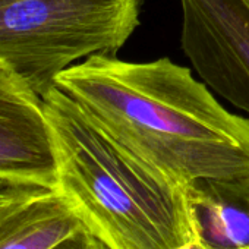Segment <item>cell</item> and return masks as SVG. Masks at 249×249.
Here are the masks:
<instances>
[{
  "instance_id": "cell-1",
  "label": "cell",
  "mask_w": 249,
  "mask_h": 249,
  "mask_svg": "<svg viewBox=\"0 0 249 249\" xmlns=\"http://www.w3.org/2000/svg\"><path fill=\"white\" fill-rule=\"evenodd\" d=\"M56 87L122 147L176 182L249 183V119L229 111L188 68L167 57L92 54L65 69Z\"/></svg>"
},
{
  "instance_id": "cell-2",
  "label": "cell",
  "mask_w": 249,
  "mask_h": 249,
  "mask_svg": "<svg viewBox=\"0 0 249 249\" xmlns=\"http://www.w3.org/2000/svg\"><path fill=\"white\" fill-rule=\"evenodd\" d=\"M56 188L110 249H176L198 240L188 188L122 147L66 92L44 95Z\"/></svg>"
},
{
  "instance_id": "cell-3",
  "label": "cell",
  "mask_w": 249,
  "mask_h": 249,
  "mask_svg": "<svg viewBox=\"0 0 249 249\" xmlns=\"http://www.w3.org/2000/svg\"><path fill=\"white\" fill-rule=\"evenodd\" d=\"M142 0H0V62L44 98L92 54L116 56L140 25Z\"/></svg>"
},
{
  "instance_id": "cell-4",
  "label": "cell",
  "mask_w": 249,
  "mask_h": 249,
  "mask_svg": "<svg viewBox=\"0 0 249 249\" xmlns=\"http://www.w3.org/2000/svg\"><path fill=\"white\" fill-rule=\"evenodd\" d=\"M182 49L207 87L249 114V6L180 0Z\"/></svg>"
},
{
  "instance_id": "cell-5",
  "label": "cell",
  "mask_w": 249,
  "mask_h": 249,
  "mask_svg": "<svg viewBox=\"0 0 249 249\" xmlns=\"http://www.w3.org/2000/svg\"><path fill=\"white\" fill-rule=\"evenodd\" d=\"M0 179L56 188L57 166L44 100L0 62Z\"/></svg>"
},
{
  "instance_id": "cell-6",
  "label": "cell",
  "mask_w": 249,
  "mask_h": 249,
  "mask_svg": "<svg viewBox=\"0 0 249 249\" xmlns=\"http://www.w3.org/2000/svg\"><path fill=\"white\" fill-rule=\"evenodd\" d=\"M85 229L57 188L0 182V249H53Z\"/></svg>"
},
{
  "instance_id": "cell-7",
  "label": "cell",
  "mask_w": 249,
  "mask_h": 249,
  "mask_svg": "<svg viewBox=\"0 0 249 249\" xmlns=\"http://www.w3.org/2000/svg\"><path fill=\"white\" fill-rule=\"evenodd\" d=\"M198 240L207 249L249 248V183L186 186Z\"/></svg>"
},
{
  "instance_id": "cell-8",
  "label": "cell",
  "mask_w": 249,
  "mask_h": 249,
  "mask_svg": "<svg viewBox=\"0 0 249 249\" xmlns=\"http://www.w3.org/2000/svg\"><path fill=\"white\" fill-rule=\"evenodd\" d=\"M53 249H110V248L104 242H101L97 236H94L89 230L81 229L79 231L69 236Z\"/></svg>"
},
{
  "instance_id": "cell-9",
  "label": "cell",
  "mask_w": 249,
  "mask_h": 249,
  "mask_svg": "<svg viewBox=\"0 0 249 249\" xmlns=\"http://www.w3.org/2000/svg\"><path fill=\"white\" fill-rule=\"evenodd\" d=\"M245 3H246V5L249 6V0H245Z\"/></svg>"
},
{
  "instance_id": "cell-10",
  "label": "cell",
  "mask_w": 249,
  "mask_h": 249,
  "mask_svg": "<svg viewBox=\"0 0 249 249\" xmlns=\"http://www.w3.org/2000/svg\"><path fill=\"white\" fill-rule=\"evenodd\" d=\"M0 182H3V180H2V179H0Z\"/></svg>"
},
{
  "instance_id": "cell-11",
  "label": "cell",
  "mask_w": 249,
  "mask_h": 249,
  "mask_svg": "<svg viewBox=\"0 0 249 249\" xmlns=\"http://www.w3.org/2000/svg\"><path fill=\"white\" fill-rule=\"evenodd\" d=\"M248 249H249V248H248Z\"/></svg>"
}]
</instances>
